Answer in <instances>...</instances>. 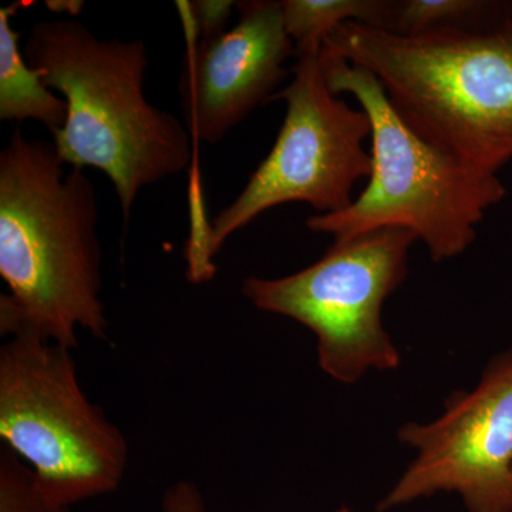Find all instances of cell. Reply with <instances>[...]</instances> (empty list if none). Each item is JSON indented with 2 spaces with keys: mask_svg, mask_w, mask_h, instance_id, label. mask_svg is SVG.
<instances>
[{
  "mask_svg": "<svg viewBox=\"0 0 512 512\" xmlns=\"http://www.w3.org/2000/svg\"><path fill=\"white\" fill-rule=\"evenodd\" d=\"M292 79L274 100H284L286 116L274 147L237 198L210 225L208 256L264 212L288 202H305L316 215L346 210L360 180L372 174L365 141L372 123L332 93L320 55L296 57Z\"/></svg>",
  "mask_w": 512,
  "mask_h": 512,
  "instance_id": "52a82bcc",
  "label": "cell"
},
{
  "mask_svg": "<svg viewBox=\"0 0 512 512\" xmlns=\"http://www.w3.org/2000/svg\"><path fill=\"white\" fill-rule=\"evenodd\" d=\"M47 8L56 12H67L69 15H79L83 9V2H47Z\"/></svg>",
  "mask_w": 512,
  "mask_h": 512,
  "instance_id": "2e32d148",
  "label": "cell"
},
{
  "mask_svg": "<svg viewBox=\"0 0 512 512\" xmlns=\"http://www.w3.org/2000/svg\"><path fill=\"white\" fill-rule=\"evenodd\" d=\"M512 16L511 2L494 0H400L384 29L393 35L421 37L447 32H480Z\"/></svg>",
  "mask_w": 512,
  "mask_h": 512,
  "instance_id": "7c38bea8",
  "label": "cell"
},
{
  "mask_svg": "<svg viewBox=\"0 0 512 512\" xmlns=\"http://www.w3.org/2000/svg\"><path fill=\"white\" fill-rule=\"evenodd\" d=\"M237 3L231 0H197L188 3L187 12L197 40L214 39L227 32V23Z\"/></svg>",
  "mask_w": 512,
  "mask_h": 512,
  "instance_id": "5bb4252c",
  "label": "cell"
},
{
  "mask_svg": "<svg viewBox=\"0 0 512 512\" xmlns=\"http://www.w3.org/2000/svg\"><path fill=\"white\" fill-rule=\"evenodd\" d=\"M237 25L190 43L178 90L185 126L195 141L220 143L262 104L274 100L295 56L281 2H238Z\"/></svg>",
  "mask_w": 512,
  "mask_h": 512,
  "instance_id": "9c48e42d",
  "label": "cell"
},
{
  "mask_svg": "<svg viewBox=\"0 0 512 512\" xmlns=\"http://www.w3.org/2000/svg\"><path fill=\"white\" fill-rule=\"evenodd\" d=\"M23 55L69 104L66 124L53 134L59 157L72 168H96L110 178L124 225L138 192L190 165L187 126L144 93L143 40L100 39L79 20H46L30 30Z\"/></svg>",
  "mask_w": 512,
  "mask_h": 512,
  "instance_id": "7a4b0ae2",
  "label": "cell"
},
{
  "mask_svg": "<svg viewBox=\"0 0 512 512\" xmlns=\"http://www.w3.org/2000/svg\"><path fill=\"white\" fill-rule=\"evenodd\" d=\"M413 232L384 228L333 242L315 264L281 278L244 279L242 293L259 311L311 330L320 369L342 384L370 372H393L402 357L383 325V305L409 274Z\"/></svg>",
  "mask_w": 512,
  "mask_h": 512,
  "instance_id": "8992f818",
  "label": "cell"
},
{
  "mask_svg": "<svg viewBox=\"0 0 512 512\" xmlns=\"http://www.w3.org/2000/svg\"><path fill=\"white\" fill-rule=\"evenodd\" d=\"M72 352L35 335L0 348V437L69 508L119 490L128 466L126 437L84 393Z\"/></svg>",
  "mask_w": 512,
  "mask_h": 512,
  "instance_id": "5b68a950",
  "label": "cell"
},
{
  "mask_svg": "<svg viewBox=\"0 0 512 512\" xmlns=\"http://www.w3.org/2000/svg\"><path fill=\"white\" fill-rule=\"evenodd\" d=\"M55 144L16 127L0 153V332L35 335L67 349L79 330L107 338L96 188L63 171Z\"/></svg>",
  "mask_w": 512,
  "mask_h": 512,
  "instance_id": "6da1fadb",
  "label": "cell"
},
{
  "mask_svg": "<svg viewBox=\"0 0 512 512\" xmlns=\"http://www.w3.org/2000/svg\"><path fill=\"white\" fill-rule=\"evenodd\" d=\"M333 94H352L372 123V174L346 210L312 215L306 227L349 241L367 232L400 228L426 245L434 262L464 254L488 210L507 190L498 174L461 164L404 123L377 77L365 67L320 52Z\"/></svg>",
  "mask_w": 512,
  "mask_h": 512,
  "instance_id": "277c9868",
  "label": "cell"
},
{
  "mask_svg": "<svg viewBox=\"0 0 512 512\" xmlns=\"http://www.w3.org/2000/svg\"><path fill=\"white\" fill-rule=\"evenodd\" d=\"M0 512H70V508L49 500L32 468L3 446L0 448Z\"/></svg>",
  "mask_w": 512,
  "mask_h": 512,
  "instance_id": "4fadbf2b",
  "label": "cell"
},
{
  "mask_svg": "<svg viewBox=\"0 0 512 512\" xmlns=\"http://www.w3.org/2000/svg\"><path fill=\"white\" fill-rule=\"evenodd\" d=\"M397 436L414 457L377 512L440 493L457 494L467 512H512V352L491 360L439 417L404 424Z\"/></svg>",
  "mask_w": 512,
  "mask_h": 512,
  "instance_id": "ba28073f",
  "label": "cell"
},
{
  "mask_svg": "<svg viewBox=\"0 0 512 512\" xmlns=\"http://www.w3.org/2000/svg\"><path fill=\"white\" fill-rule=\"evenodd\" d=\"M160 512H207V505L198 485L180 480L165 490Z\"/></svg>",
  "mask_w": 512,
  "mask_h": 512,
  "instance_id": "9a60e30c",
  "label": "cell"
},
{
  "mask_svg": "<svg viewBox=\"0 0 512 512\" xmlns=\"http://www.w3.org/2000/svg\"><path fill=\"white\" fill-rule=\"evenodd\" d=\"M392 3L389 0H284L282 16L295 56L320 55L333 33L349 22L384 29Z\"/></svg>",
  "mask_w": 512,
  "mask_h": 512,
  "instance_id": "8fae6325",
  "label": "cell"
},
{
  "mask_svg": "<svg viewBox=\"0 0 512 512\" xmlns=\"http://www.w3.org/2000/svg\"><path fill=\"white\" fill-rule=\"evenodd\" d=\"M322 52L375 74L404 123L461 164L498 174L512 160V16L421 37L349 22Z\"/></svg>",
  "mask_w": 512,
  "mask_h": 512,
  "instance_id": "3957f363",
  "label": "cell"
},
{
  "mask_svg": "<svg viewBox=\"0 0 512 512\" xmlns=\"http://www.w3.org/2000/svg\"><path fill=\"white\" fill-rule=\"evenodd\" d=\"M20 8L22 3L0 9V120L37 121L53 136L66 124L69 104L43 83L19 49L12 18Z\"/></svg>",
  "mask_w": 512,
  "mask_h": 512,
  "instance_id": "30bf717a",
  "label": "cell"
}]
</instances>
